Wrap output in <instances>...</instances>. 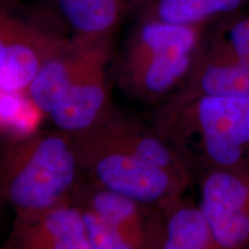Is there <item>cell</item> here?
I'll return each mask as SVG.
<instances>
[{"instance_id":"1","label":"cell","mask_w":249,"mask_h":249,"mask_svg":"<svg viewBox=\"0 0 249 249\" xmlns=\"http://www.w3.org/2000/svg\"><path fill=\"white\" fill-rule=\"evenodd\" d=\"M149 123L180 156L193 181L207 171L249 164V95L165 102L152 107Z\"/></svg>"},{"instance_id":"2","label":"cell","mask_w":249,"mask_h":249,"mask_svg":"<svg viewBox=\"0 0 249 249\" xmlns=\"http://www.w3.org/2000/svg\"><path fill=\"white\" fill-rule=\"evenodd\" d=\"M85 178L73 136L58 128L4 136L0 144V200L17 218L74 202Z\"/></svg>"},{"instance_id":"3","label":"cell","mask_w":249,"mask_h":249,"mask_svg":"<svg viewBox=\"0 0 249 249\" xmlns=\"http://www.w3.org/2000/svg\"><path fill=\"white\" fill-rule=\"evenodd\" d=\"M209 26L135 20L111 73L128 97L151 107L170 98L191 71Z\"/></svg>"},{"instance_id":"4","label":"cell","mask_w":249,"mask_h":249,"mask_svg":"<svg viewBox=\"0 0 249 249\" xmlns=\"http://www.w3.org/2000/svg\"><path fill=\"white\" fill-rule=\"evenodd\" d=\"M85 177L107 191L145 204L158 205L182 194L191 183L140 160L93 128L71 135Z\"/></svg>"},{"instance_id":"5","label":"cell","mask_w":249,"mask_h":249,"mask_svg":"<svg viewBox=\"0 0 249 249\" xmlns=\"http://www.w3.org/2000/svg\"><path fill=\"white\" fill-rule=\"evenodd\" d=\"M114 36L87 45L66 93L49 116L54 128L75 135L91 128L114 107L108 73L113 58Z\"/></svg>"},{"instance_id":"6","label":"cell","mask_w":249,"mask_h":249,"mask_svg":"<svg viewBox=\"0 0 249 249\" xmlns=\"http://www.w3.org/2000/svg\"><path fill=\"white\" fill-rule=\"evenodd\" d=\"M68 39L49 24L0 6V89L26 92L40 66Z\"/></svg>"},{"instance_id":"7","label":"cell","mask_w":249,"mask_h":249,"mask_svg":"<svg viewBox=\"0 0 249 249\" xmlns=\"http://www.w3.org/2000/svg\"><path fill=\"white\" fill-rule=\"evenodd\" d=\"M200 207L218 249L249 248V164L210 170L195 179Z\"/></svg>"},{"instance_id":"8","label":"cell","mask_w":249,"mask_h":249,"mask_svg":"<svg viewBox=\"0 0 249 249\" xmlns=\"http://www.w3.org/2000/svg\"><path fill=\"white\" fill-rule=\"evenodd\" d=\"M74 202L107 220L127 249H163L164 217L158 205L107 191L85 178Z\"/></svg>"},{"instance_id":"9","label":"cell","mask_w":249,"mask_h":249,"mask_svg":"<svg viewBox=\"0 0 249 249\" xmlns=\"http://www.w3.org/2000/svg\"><path fill=\"white\" fill-rule=\"evenodd\" d=\"M249 95V68L232 53L216 26L208 27L191 71L165 102ZM163 102V103H165Z\"/></svg>"},{"instance_id":"10","label":"cell","mask_w":249,"mask_h":249,"mask_svg":"<svg viewBox=\"0 0 249 249\" xmlns=\"http://www.w3.org/2000/svg\"><path fill=\"white\" fill-rule=\"evenodd\" d=\"M4 248L91 249L82 211L65 202L29 217H15Z\"/></svg>"},{"instance_id":"11","label":"cell","mask_w":249,"mask_h":249,"mask_svg":"<svg viewBox=\"0 0 249 249\" xmlns=\"http://www.w3.org/2000/svg\"><path fill=\"white\" fill-rule=\"evenodd\" d=\"M91 128L140 160L160 167L191 185L193 183L192 174L186 164L150 123H143L114 107Z\"/></svg>"},{"instance_id":"12","label":"cell","mask_w":249,"mask_h":249,"mask_svg":"<svg viewBox=\"0 0 249 249\" xmlns=\"http://www.w3.org/2000/svg\"><path fill=\"white\" fill-rule=\"evenodd\" d=\"M140 0H51L52 14L66 36L81 42L114 36Z\"/></svg>"},{"instance_id":"13","label":"cell","mask_w":249,"mask_h":249,"mask_svg":"<svg viewBox=\"0 0 249 249\" xmlns=\"http://www.w3.org/2000/svg\"><path fill=\"white\" fill-rule=\"evenodd\" d=\"M89 43L70 38L40 66L24 92L40 114L49 117L61 102Z\"/></svg>"},{"instance_id":"14","label":"cell","mask_w":249,"mask_h":249,"mask_svg":"<svg viewBox=\"0 0 249 249\" xmlns=\"http://www.w3.org/2000/svg\"><path fill=\"white\" fill-rule=\"evenodd\" d=\"M164 217L163 249H218L207 217L185 193L158 204Z\"/></svg>"},{"instance_id":"15","label":"cell","mask_w":249,"mask_h":249,"mask_svg":"<svg viewBox=\"0 0 249 249\" xmlns=\"http://www.w3.org/2000/svg\"><path fill=\"white\" fill-rule=\"evenodd\" d=\"M248 0H140L135 20H154L180 26H210L234 14Z\"/></svg>"},{"instance_id":"16","label":"cell","mask_w":249,"mask_h":249,"mask_svg":"<svg viewBox=\"0 0 249 249\" xmlns=\"http://www.w3.org/2000/svg\"><path fill=\"white\" fill-rule=\"evenodd\" d=\"M33 110L37 108L24 92L0 89V133L9 136L35 129L33 128Z\"/></svg>"},{"instance_id":"17","label":"cell","mask_w":249,"mask_h":249,"mask_svg":"<svg viewBox=\"0 0 249 249\" xmlns=\"http://www.w3.org/2000/svg\"><path fill=\"white\" fill-rule=\"evenodd\" d=\"M232 53L249 68V14L227 15L214 22Z\"/></svg>"},{"instance_id":"18","label":"cell","mask_w":249,"mask_h":249,"mask_svg":"<svg viewBox=\"0 0 249 249\" xmlns=\"http://www.w3.org/2000/svg\"><path fill=\"white\" fill-rule=\"evenodd\" d=\"M79 205V204H77ZM91 249H127L116 230L89 208L81 207Z\"/></svg>"},{"instance_id":"19","label":"cell","mask_w":249,"mask_h":249,"mask_svg":"<svg viewBox=\"0 0 249 249\" xmlns=\"http://www.w3.org/2000/svg\"><path fill=\"white\" fill-rule=\"evenodd\" d=\"M15 1L17 0H0V6H2V7L15 8Z\"/></svg>"},{"instance_id":"20","label":"cell","mask_w":249,"mask_h":249,"mask_svg":"<svg viewBox=\"0 0 249 249\" xmlns=\"http://www.w3.org/2000/svg\"><path fill=\"white\" fill-rule=\"evenodd\" d=\"M0 202H2V201H1V200H0Z\"/></svg>"}]
</instances>
